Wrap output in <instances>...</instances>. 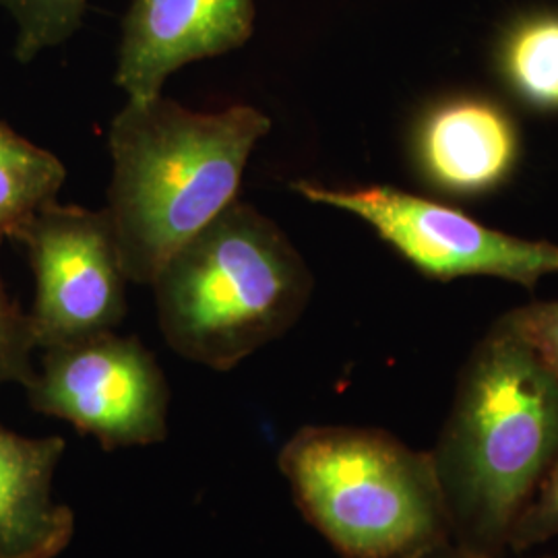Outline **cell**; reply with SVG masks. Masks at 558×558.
Masks as SVG:
<instances>
[{
    "instance_id": "6da1fadb",
    "label": "cell",
    "mask_w": 558,
    "mask_h": 558,
    "mask_svg": "<svg viewBox=\"0 0 558 558\" xmlns=\"http://www.w3.org/2000/svg\"><path fill=\"white\" fill-rule=\"evenodd\" d=\"M430 453L451 542L507 557L515 521L557 463V375L495 320L459 373Z\"/></svg>"
},
{
    "instance_id": "7a4b0ae2",
    "label": "cell",
    "mask_w": 558,
    "mask_h": 558,
    "mask_svg": "<svg viewBox=\"0 0 558 558\" xmlns=\"http://www.w3.org/2000/svg\"><path fill=\"white\" fill-rule=\"evenodd\" d=\"M271 120L253 106L195 112L179 101L129 98L110 122L114 163L108 216L129 281L154 283L161 265L223 209Z\"/></svg>"
},
{
    "instance_id": "3957f363",
    "label": "cell",
    "mask_w": 558,
    "mask_h": 558,
    "mask_svg": "<svg viewBox=\"0 0 558 558\" xmlns=\"http://www.w3.org/2000/svg\"><path fill=\"white\" fill-rule=\"evenodd\" d=\"M151 286L166 343L226 373L296 325L313 276L276 221L234 201L161 265Z\"/></svg>"
},
{
    "instance_id": "277c9868",
    "label": "cell",
    "mask_w": 558,
    "mask_h": 558,
    "mask_svg": "<svg viewBox=\"0 0 558 558\" xmlns=\"http://www.w3.org/2000/svg\"><path fill=\"white\" fill-rule=\"evenodd\" d=\"M278 465L339 558H416L451 542L433 453L387 430L302 426Z\"/></svg>"
},
{
    "instance_id": "5b68a950",
    "label": "cell",
    "mask_w": 558,
    "mask_h": 558,
    "mask_svg": "<svg viewBox=\"0 0 558 558\" xmlns=\"http://www.w3.org/2000/svg\"><path fill=\"white\" fill-rule=\"evenodd\" d=\"M304 199L354 214L426 278H500L525 288L558 274V246L509 236L447 205L371 184L329 189L308 180L292 184Z\"/></svg>"
},
{
    "instance_id": "8992f818",
    "label": "cell",
    "mask_w": 558,
    "mask_h": 558,
    "mask_svg": "<svg viewBox=\"0 0 558 558\" xmlns=\"http://www.w3.org/2000/svg\"><path fill=\"white\" fill-rule=\"evenodd\" d=\"M29 405L96 437L104 451L156 445L168 437L170 387L140 339L106 331L44 350L25 387Z\"/></svg>"
},
{
    "instance_id": "52a82bcc",
    "label": "cell",
    "mask_w": 558,
    "mask_h": 558,
    "mask_svg": "<svg viewBox=\"0 0 558 558\" xmlns=\"http://www.w3.org/2000/svg\"><path fill=\"white\" fill-rule=\"evenodd\" d=\"M36 278L29 320L48 350L114 331L126 315V274L106 209L44 205L17 234Z\"/></svg>"
},
{
    "instance_id": "ba28073f",
    "label": "cell",
    "mask_w": 558,
    "mask_h": 558,
    "mask_svg": "<svg viewBox=\"0 0 558 558\" xmlns=\"http://www.w3.org/2000/svg\"><path fill=\"white\" fill-rule=\"evenodd\" d=\"M255 15V0H133L122 20L117 85L129 98L160 96L184 64L242 48Z\"/></svg>"
},
{
    "instance_id": "9c48e42d",
    "label": "cell",
    "mask_w": 558,
    "mask_h": 558,
    "mask_svg": "<svg viewBox=\"0 0 558 558\" xmlns=\"http://www.w3.org/2000/svg\"><path fill=\"white\" fill-rule=\"evenodd\" d=\"M416 158L433 184L456 195H478L499 186L518 160V131L495 101H442L420 122Z\"/></svg>"
},
{
    "instance_id": "30bf717a",
    "label": "cell",
    "mask_w": 558,
    "mask_h": 558,
    "mask_svg": "<svg viewBox=\"0 0 558 558\" xmlns=\"http://www.w3.org/2000/svg\"><path fill=\"white\" fill-rule=\"evenodd\" d=\"M64 440L29 439L0 424V558H59L75 534L71 507L52 499Z\"/></svg>"
},
{
    "instance_id": "8fae6325",
    "label": "cell",
    "mask_w": 558,
    "mask_h": 558,
    "mask_svg": "<svg viewBox=\"0 0 558 558\" xmlns=\"http://www.w3.org/2000/svg\"><path fill=\"white\" fill-rule=\"evenodd\" d=\"M66 170L62 161L17 135L0 120V246L17 239L21 228L57 201Z\"/></svg>"
},
{
    "instance_id": "7c38bea8",
    "label": "cell",
    "mask_w": 558,
    "mask_h": 558,
    "mask_svg": "<svg viewBox=\"0 0 558 558\" xmlns=\"http://www.w3.org/2000/svg\"><path fill=\"white\" fill-rule=\"evenodd\" d=\"M499 64L521 100L539 110H558V13L515 21L500 41Z\"/></svg>"
},
{
    "instance_id": "4fadbf2b",
    "label": "cell",
    "mask_w": 558,
    "mask_h": 558,
    "mask_svg": "<svg viewBox=\"0 0 558 558\" xmlns=\"http://www.w3.org/2000/svg\"><path fill=\"white\" fill-rule=\"evenodd\" d=\"M0 7L17 23L15 57L27 64L80 29L87 0H0Z\"/></svg>"
},
{
    "instance_id": "5bb4252c",
    "label": "cell",
    "mask_w": 558,
    "mask_h": 558,
    "mask_svg": "<svg viewBox=\"0 0 558 558\" xmlns=\"http://www.w3.org/2000/svg\"><path fill=\"white\" fill-rule=\"evenodd\" d=\"M34 350L36 339L29 315L7 294L0 278V385L20 383L27 387L32 383L36 375L32 364Z\"/></svg>"
},
{
    "instance_id": "9a60e30c",
    "label": "cell",
    "mask_w": 558,
    "mask_h": 558,
    "mask_svg": "<svg viewBox=\"0 0 558 558\" xmlns=\"http://www.w3.org/2000/svg\"><path fill=\"white\" fill-rule=\"evenodd\" d=\"M497 323L521 339L558 377V300L519 306L505 313Z\"/></svg>"
},
{
    "instance_id": "2e32d148",
    "label": "cell",
    "mask_w": 558,
    "mask_h": 558,
    "mask_svg": "<svg viewBox=\"0 0 558 558\" xmlns=\"http://www.w3.org/2000/svg\"><path fill=\"white\" fill-rule=\"evenodd\" d=\"M553 538H558V459L515 521L509 536V553L523 555Z\"/></svg>"
},
{
    "instance_id": "e0dca14e",
    "label": "cell",
    "mask_w": 558,
    "mask_h": 558,
    "mask_svg": "<svg viewBox=\"0 0 558 558\" xmlns=\"http://www.w3.org/2000/svg\"><path fill=\"white\" fill-rule=\"evenodd\" d=\"M416 558H507V557H482V555H474V553H468V550H463V548H459L458 544H453V542H445V544H440L437 548H433V550H428V553H424V555H420ZM534 558H558L553 557V555H546V557H534Z\"/></svg>"
}]
</instances>
